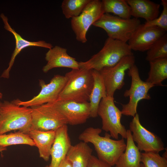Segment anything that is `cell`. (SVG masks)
<instances>
[{"mask_svg":"<svg viewBox=\"0 0 167 167\" xmlns=\"http://www.w3.org/2000/svg\"><path fill=\"white\" fill-rule=\"evenodd\" d=\"M45 59L47 63L42 68L43 72L45 73L55 68L79 69V62L68 54L67 49L58 46L49 49L45 54Z\"/></svg>","mask_w":167,"mask_h":167,"instance_id":"cell-16","label":"cell"},{"mask_svg":"<svg viewBox=\"0 0 167 167\" xmlns=\"http://www.w3.org/2000/svg\"><path fill=\"white\" fill-rule=\"evenodd\" d=\"M88 167H112V166L92 155L89 161Z\"/></svg>","mask_w":167,"mask_h":167,"instance_id":"cell-30","label":"cell"},{"mask_svg":"<svg viewBox=\"0 0 167 167\" xmlns=\"http://www.w3.org/2000/svg\"><path fill=\"white\" fill-rule=\"evenodd\" d=\"M134 55L127 43L108 37L101 49L88 60L79 62V68L95 70L114 66L122 58Z\"/></svg>","mask_w":167,"mask_h":167,"instance_id":"cell-3","label":"cell"},{"mask_svg":"<svg viewBox=\"0 0 167 167\" xmlns=\"http://www.w3.org/2000/svg\"><path fill=\"white\" fill-rule=\"evenodd\" d=\"M46 104L61 113L70 125L84 124L90 117V105L88 102L56 100Z\"/></svg>","mask_w":167,"mask_h":167,"instance_id":"cell-13","label":"cell"},{"mask_svg":"<svg viewBox=\"0 0 167 167\" xmlns=\"http://www.w3.org/2000/svg\"><path fill=\"white\" fill-rule=\"evenodd\" d=\"M1 102H0V105H1Z\"/></svg>","mask_w":167,"mask_h":167,"instance_id":"cell-36","label":"cell"},{"mask_svg":"<svg viewBox=\"0 0 167 167\" xmlns=\"http://www.w3.org/2000/svg\"><path fill=\"white\" fill-rule=\"evenodd\" d=\"M134 55L122 58L113 66L104 68L99 71L103 79L107 96L113 97L117 90L121 89L124 85L125 71L135 64Z\"/></svg>","mask_w":167,"mask_h":167,"instance_id":"cell-10","label":"cell"},{"mask_svg":"<svg viewBox=\"0 0 167 167\" xmlns=\"http://www.w3.org/2000/svg\"><path fill=\"white\" fill-rule=\"evenodd\" d=\"M65 76L67 82L57 100L88 102L93 84L92 70L72 69Z\"/></svg>","mask_w":167,"mask_h":167,"instance_id":"cell-2","label":"cell"},{"mask_svg":"<svg viewBox=\"0 0 167 167\" xmlns=\"http://www.w3.org/2000/svg\"><path fill=\"white\" fill-rule=\"evenodd\" d=\"M146 60L149 62L167 58V34L159 39L147 51Z\"/></svg>","mask_w":167,"mask_h":167,"instance_id":"cell-27","label":"cell"},{"mask_svg":"<svg viewBox=\"0 0 167 167\" xmlns=\"http://www.w3.org/2000/svg\"><path fill=\"white\" fill-rule=\"evenodd\" d=\"M71 146L66 124L55 131V136L52 146L50 156L51 161L50 167H59L66 158Z\"/></svg>","mask_w":167,"mask_h":167,"instance_id":"cell-15","label":"cell"},{"mask_svg":"<svg viewBox=\"0 0 167 167\" xmlns=\"http://www.w3.org/2000/svg\"><path fill=\"white\" fill-rule=\"evenodd\" d=\"M130 6L131 16L142 18L146 22L152 21L159 16L160 5L149 0H126Z\"/></svg>","mask_w":167,"mask_h":167,"instance_id":"cell-18","label":"cell"},{"mask_svg":"<svg viewBox=\"0 0 167 167\" xmlns=\"http://www.w3.org/2000/svg\"><path fill=\"white\" fill-rule=\"evenodd\" d=\"M129 128L132 139L140 151L159 153L165 149L161 139L141 125L137 113L130 122Z\"/></svg>","mask_w":167,"mask_h":167,"instance_id":"cell-12","label":"cell"},{"mask_svg":"<svg viewBox=\"0 0 167 167\" xmlns=\"http://www.w3.org/2000/svg\"><path fill=\"white\" fill-rule=\"evenodd\" d=\"M141 167H144L142 163L141 164Z\"/></svg>","mask_w":167,"mask_h":167,"instance_id":"cell-35","label":"cell"},{"mask_svg":"<svg viewBox=\"0 0 167 167\" xmlns=\"http://www.w3.org/2000/svg\"><path fill=\"white\" fill-rule=\"evenodd\" d=\"M101 1L105 13H113L124 19L131 18V9L126 0H102Z\"/></svg>","mask_w":167,"mask_h":167,"instance_id":"cell-24","label":"cell"},{"mask_svg":"<svg viewBox=\"0 0 167 167\" xmlns=\"http://www.w3.org/2000/svg\"><path fill=\"white\" fill-rule=\"evenodd\" d=\"M104 13L101 1L91 0L79 16L71 19V27L78 41L83 43L87 41L86 34L90 27Z\"/></svg>","mask_w":167,"mask_h":167,"instance_id":"cell-8","label":"cell"},{"mask_svg":"<svg viewBox=\"0 0 167 167\" xmlns=\"http://www.w3.org/2000/svg\"><path fill=\"white\" fill-rule=\"evenodd\" d=\"M122 115L115 104L113 97L107 96L102 99L97 109V115L102 119V129L109 132L111 137L116 139L119 135L126 139L127 130L121 122Z\"/></svg>","mask_w":167,"mask_h":167,"instance_id":"cell-7","label":"cell"},{"mask_svg":"<svg viewBox=\"0 0 167 167\" xmlns=\"http://www.w3.org/2000/svg\"><path fill=\"white\" fill-rule=\"evenodd\" d=\"M128 74L131 77V85L129 89L126 90L123 95L125 97H129V101L126 104H121V111L123 115L134 117L137 113L139 101L143 99H150L148 91L154 86L141 79L138 68L135 64L128 70Z\"/></svg>","mask_w":167,"mask_h":167,"instance_id":"cell-6","label":"cell"},{"mask_svg":"<svg viewBox=\"0 0 167 167\" xmlns=\"http://www.w3.org/2000/svg\"><path fill=\"white\" fill-rule=\"evenodd\" d=\"M6 150V147H4L2 146H0V152L2 151H5Z\"/></svg>","mask_w":167,"mask_h":167,"instance_id":"cell-32","label":"cell"},{"mask_svg":"<svg viewBox=\"0 0 167 167\" xmlns=\"http://www.w3.org/2000/svg\"><path fill=\"white\" fill-rule=\"evenodd\" d=\"M93 79V86L90 93L89 101L90 105V117L95 118L98 116L97 109L102 98L107 94L102 78L99 71L92 70Z\"/></svg>","mask_w":167,"mask_h":167,"instance_id":"cell-21","label":"cell"},{"mask_svg":"<svg viewBox=\"0 0 167 167\" xmlns=\"http://www.w3.org/2000/svg\"><path fill=\"white\" fill-rule=\"evenodd\" d=\"M161 4L163 7L162 12L156 18L142 24L144 27H156L166 32L167 31V0H161Z\"/></svg>","mask_w":167,"mask_h":167,"instance_id":"cell-29","label":"cell"},{"mask_svg":"<svg viewBox=\"0 0 167 167\" xmlns=\"http://www.w3.org/2000/svg\"><path fill=\"white\" fill-rule=\"evenodd\" d=\"M150 68L145 81L154 86H164L162 82L167 78V58L149 62Z\"/></svg>","mask_w":167,"mask_h":167,"instance_id":"cell-23","label":"cell"},{"mask_svg":"<svg viewBox=\"0 0 167 167\" xmlns=\"http://www.w3.org/2000/svg\"><path fill=\"white\" fill-rule=\"evenodd\" d=\"M59 167H73L70 162L66 158Z\"/></svg>","mask_w":167,"mask_h":167,"instance_id":"cell-31","label":"cell"},{"mask_svg":"<svg viewBox=\"0 0 167 167\" xmlns=\"http://www.w3.org/2000/svg\"><path fill=\"white\" fill-rule=\"evenodd\" d=\"M91 0H64L61 8L66 19H72L79 16Z\"/></svg>","mask_w":167,"mask_h":167,"instance_id":"cell-26","label":"cell"},{"mask_svg":"<svg viewBox=\"0 0 167 167\" xmlns=\"http://www.w3.org/2000/svg\"><path fill=\"white\" fill-rule=\"evenodd\" d=\"M31 108V129L42 131H56L68 124L66 119L61 113L47 104Z\"/></svg>","mask_w":167,"mask_h":167,"instance_id":"cell-11","label":"cell"},{"mask_svg":"<svg viewBox=\"0 0 167 167\" xmlns=\"http://www.w3.org/2000/svg\"><path fill=\"white\" fill-rule=\"evenodd\" d=\"M141 24L138 19H124L105 13L92 25L104 30L108 37L127 43Z\"/></svg>","mask_w":167,"mask_h":167,"instance_id":"cell-5","label":"cell"},{"mask_svg":"<svg viewBox=\"0 0 167 167\" xmlns=\"http://www.w3.org/2000/svg\"><path fill=\"white\" fill-rule=\"evenodd\" d=\"M67 81L66 76L59 75H55L48 84H46L42 79L39 80L41 90L37 95L28 101H22L17 99L12 101L19 106L29 107L53 102L58 99Z\"/></svg>","mask_w":167,"mask_h":167,"instance_id":"cell-9","label":"cell"},{"mask_svg":"<svg viewBox=\"0 0 167 167\" xmlns=\"http://www.w3.org/2000/svg\"><path fill=\"white\" fill-rule=\"evenodd\" d=\"M2 96H3L2 94V93L0 92V99H2Z\"/></svg>","mask_w":167,"mask_h":167,"instance_id":"cell-33","label":"cell"},{"mask_svg":"<svg viewBox=\"0 0 167 167\" xmlns=\"http://www.w3.org/2000/svg\"><path fill=\"white\" fill-rule=\"evenodd\" d=\"M141 162L144 167H167V158L159 153H141Z\"/></svg>","mask_w":167,"mask_h":167,"instance_id":"cell-28","label":"cell"},{"mask_svg":"<svg viewBox=\"0 0 167 167\" xmlns=\"http://www.w3.org/2000/svg\"><path fill=\"white\" fill-rule=\"evenodd\" d=\"M45 167H50L49 165H47L45 166Z\"/></svg>","mask_w":167,"mask_h":167,"instance_id":"cell-34","label":"cell"},{"mask_svg":"<svg viewBox=\"0 0 167 167\" xmlns=\"http://www.w3.org/2000/svg\"><path fill=\"white\" fill-rule=\"evenodd\" d=\"M33 140L39 151L40 157L48 161L54 141L55 131H42L30 129L27 134Z\"/></svg>","mask_w":167,"mask_h":167,"instance_id":"cell-19","label":"cell"},{"mask_svg":"<svg viewBox=\"0 0 167 167\" xmlns=\"http://www.w3.org/2000/svg\"><path fill=\"white\" fill-rule=\"evenodd\" d=\"M1 17L4 24V28L13 34L15 41V47L9 62L8 66L3 71L1 76V77L8 79L9 77L10 71L14 63L15 58L23 49L29 46L42 47L49 49L52 48L53 47L51 44L47 43L45 41H30L25 40L11 27L8 23V18L6 16L3 14H2Z\"/></svg>","mask_w":167,"mask_h":167,"instance_id":"cell-17","label":"cell"},{"mask_svg":"<svg viewBox=\"0 0 167 167\" xmlns=\"http://www.w3.org/2000/svg\"><path fill=\"white\" fill-rule=\"evenodd\" d=\"M125 150L119 157L115 167H141V153L135 145L129 130H127Z\"/></svg>","mask_w":167,"mask_h":167,"instance_id":"cell-20","label":"cell"},{"mask_svg":"<svg viewBox=\"0 0 167 167\" xmlns=\"http://www.w3.org/2000/svg\"><path fill=\"white\" fill-rule=\"evenodd\" d=\"M92 152V149L88 143L82 141L75 145H71L66 158L73 167H88Z\"/></svg>","mask_w":167,"mask_h":167,"instance_id":"cell-22","label":"cell"},{"mask_svg":"<svg viewBox=\"0 0 167 167\" xmlns=\"http://www.w3.org/2000/svg\"><path fill=\"white\" fill-rule=\"evenodd\" d=\"M21 144L36 146L34 141L28 134L20 131L0 135V146L6 147L13 145Z\"/></svg>","mask_w":167,"mask_h":167,"instance_id":"cell-25","label":"cell"},{"mask_svg":"<svg viewBox=\"0 0 167 167\" xmlns=\"http://www.w3.org/2000/svg\"><path fill=\"white\" fill-rule=\"evenodd\" d=\"M32 109L5 101L0 106V135L12 130L27 134L31 129Z\"/></svg>","mask_w":167,"mask_h":167,"instance_id":"cell-4","label":"cell"},{"mask_svg":"<svg viewBox=\"0 0 167 167\" xmlns=\"http://www.w3.org/2000/svg\"><path fill=\"white\" fill-rule=\"evenodd\" d=\"M166 32L156 27H144L141 24L128 41L132 50L147 51Z\"/></svg>","mask_w":167,"mask_h":167,"instance_id":"cell-14","label":"cell"},{"mask_svg":"<svg viewBox=\"0 0 167 167\" xmlns=\"http://www.w3.org/2000/svg\"><path fill=\"white\" fill-rule=\"evenodd\" d=\"M102 132L98 128L89 127L79 135V140L87 143L93 144L98 158L112 166L115 165L126 147L124 139L114 140L110 138V134L105 133L104 137L100 134Z\"/></svg>","mask_w":167,"mask_h":167,"instance_id":"cell-1","label":"cell"}]
</instances>
